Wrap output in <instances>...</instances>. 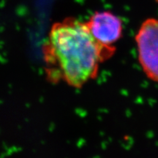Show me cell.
Segmentation results:
<instances>
[{
  "mask_svg": "<svg viewBox=\"0 0 158 158\" xmlns=\"http://www.w3.org/2000/svg\"><path fill=\"white\" fill-rule=\"evenodd\" d=\"M85 23L94 38L102 45L112 46L122 37L123 22L109 11L96 12Z\"/></svg>",
  "mask_w": 158,
  "mask_h": 158,
  "instance_id": "3",
  "label": "cell"
},
{
  "mask_svg": "<svg viewBox=\"0 0 158 158\" xmlns=\"http://www.w3.org/2000/svg\"><path fill=\"white\" fill-rule=\"evenodd\" d=\"M156 1H157V2H158V0H156Z\"/></svg>",
  "mask_w": 158,
  "mask_h": 158,
  "instance_id": "4",
  "label": "cell"
},
{
  "mask_svg": "<svg viewBox=\"0 0 158 158\" xmlns=\"http://www.w3.org/2000/svg\"><path fill=\"white\" fill-rule=\"evenodd\" d=\"M135 39L142 70L148 78L158 83V19L144 21Z\"/></svg>",
  "mask_w": 158,
  "mask_h": 158,
  "instance_id": "2",
  "label": "cell"
},
{
  "mask_svg": "<svg viewBox=\"0 0 158 158\" xmlns=\"http://www.w3.org/2000/svg\"><path fill=\"white\" fill-rule=\"evenodd\" d=\"M43 49L49 81L78 89L95 78L100 64L116 51L114 45L99 43L86 23L74 18L52 26Z\"/></svg>",
  "mask_w": 158,
  "mask_h": 158,
  "instance_id": "1",
  "label": "cell"
}]
</instances>
